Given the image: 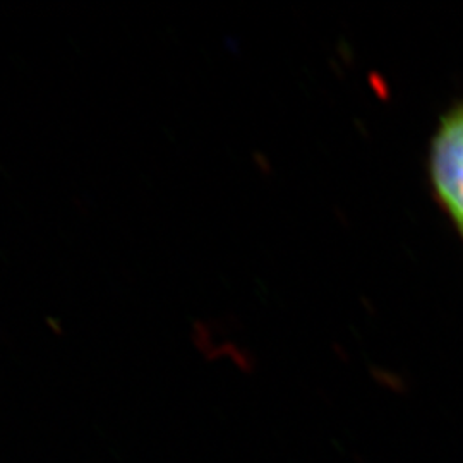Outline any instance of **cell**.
<instances>
[{
	"label": "cell",
	"mask_w": 463,
	"mask_h": 463,
	"mask_svg": "<svg viewBox=\"0 0 463 463\" xmlns=\"http://www.w3.org/2000/svg\"><path fill=\"white\" fill-rule=\"evenodd\" d=\"M430 181L463 237V103L443 117L432 137Z\"/></svg>",
	"instance_id": "cell-1"
}]
</instances>
